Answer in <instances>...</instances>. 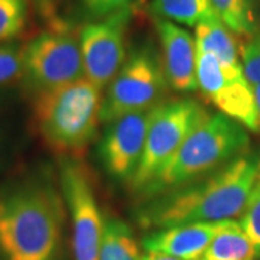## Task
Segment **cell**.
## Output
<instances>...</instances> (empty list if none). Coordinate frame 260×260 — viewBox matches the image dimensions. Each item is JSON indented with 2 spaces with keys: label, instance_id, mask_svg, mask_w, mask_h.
<instances>
[{
  "label": "cell",
  "instance_id": "7a4b0ae2",
  "mask_svg": "<svg viewBox=\"0 0 260 260\" xmlns=\"http://www.w3.org/2000/svg\"><path fill=\"white\" fill-rule=\"evenodd\" d=\"M64 224L55 188L28 182L0 195V253L5 260H54Z\"/></svg>",
  "mask_w": 260,
  "mask_h": 260
},
{
  "label": "cell",
  "instance_id": "e0dca14e",
  "mask_svg": "<svg viewBox=\"0 0 260 260\" xmlns=\"http://www.w3.org/2000/svg\"><path fill=\"white\" fill-rule=\"evenodd\" d=\"M214 12L237 35H253L256 19L251 0H210Z\"/></svg>",
  "mask_w": 260,
  "mask_h": 260
},
{
  "label": "cell",
  "instance_id": "603a6c76",
  "mask_svg": "<svg viewBox=\"0 0 260 260\" xmlns=\"http://www.w3.org/2000/svg\"><path fill=\"white\" fill-rule=\"evenodd\" d=\"M142 260H179L175 257H171V256H165V254H158V253H146Z\"/></svg>",
  "mask_w": 260,
  "mask_h": 260
},
{
  "label": "cell",
  "instance_id": "6da1fadb",
  "mask_svg": "<svg viewBox=\"0 0 260 260\" xmlns=\"http://www.w3.org/2000/svg\"><path fill=\"white\" fill-rule=\"evenodd\" d=\"M260 171V152L246 150L192 184L165 192L138 211L146 230L192 223L233 221L242 217Z\"/></svg>",
  "mask_w": 260,
  "mask_h": 260
},
{
  "label": "cell",
  "instance_id": "ba28073f",
  "mask_svg": "<svg viewBox=\"0 0 260 260\" xmlns=\"http://www.w3.org/2000/svg\"><path fill=\"white\" fill-rule=\"evenodd\" d=\"M59 175L62 195L71 217L74 260H100L104 221L90 172L80 158H64Z\"/></svg>",
  "mask_w": 260,
  "mask_h": 260
},
{
  "label": "cell",
  "instance_id": "30bf717a",
  "mask_svg": "<svg viewBox=\"0 0 260 260\" xmlns=\"http://www.w3.org/2000/svg\"><path fill=\"white\" fill-rule=\"evenodd\" d=\"M153 109L129 113L109 123L99 152L110 177L127 182L132 179L143 155Z\"/></svg>",
  "mask_w": 260,
  "mask_h": 260
},
{
  "label": "cell",
  "instance_id": "2e32d148",
  "mask_svg": "<svg viewBox=\"0 0 260 260\" xmlns=\"http://www.w3.org/2000/svg\"><path fill=\"white\" fill-rule=\"evenodd\" d=\"M200 260H254V251L240 224L233 220L215 236Z\"/></svg>",
  "mask_w": 260,
  "mask_h": 260
},
{
  "label": "cell",
  "instance_id": "8fae6325",
  "mask_svg": "<svg viewBox=\"0 0 260 260\" xmlns=\"http://www.w3.org/2000/svg\"><path fill=\"white\" fill-rule=\"evenodd\" d=\"M164 71L168 85L178 93H192L197 84V44L192 35L171 20L156 18Z\"/></svg>",
  "mask_w": 260,
  "mask_h": 260
},
{
  "label": "cell",
  "instance_id": "7c38bea8",
  "mask_svg": "<svg viewBox=\"0 0 260 260\" xmlns=\"http://www.w3.org/2000/svg\"><path fill=\"white\" fill-rule=\"evenodd\" d=\"M229 223L181 224L150 230L142 239V247L146 253L165 254L179 260H200L215 236Z\"/></svg>",
  "mask_w": 260,
  "mask_h": 260
},
{
  "label": "cell",
  "instance_id": "8992f818",
  "mask_svg": "<svg viewBox=\"0 0 260 260\" xmlns=\"http://www.w3.org/2000/svg\"><path fill=\"white\" fill-rule=\"evenodd\" d=\"M168 87L164 65L156 52L149 47L135 49L109 84L103 97L100 121L109 124L129 113L156 107Z\"/></svg>",
  "mask_w": 260,
  "mask_h": 260
},
{
  "label": "cell",
  "instance_id": "44dd1931",
  "mask_svg": "<svg viewBox=\"0 0 260 260\" xmlns=\"http://www.w3.org/2000/svg\"><path fill=\"white\" fill-rule=\"evenodd\" d=\"M243 74L251 87L260 84V30L254 32L242 48Z\"/></svg>",
  "mask_w": 260,
  "mask_h": 260
},
{
  "label": "cell",
  "instance_id": "5b68a950",
  "mask_svg": "<svg viewBox=\"0 0 260 260\" xmlns=\"http://www.w3.org/2000/svg\"><path fill=\"white\" fill-rule=\"evenodd\" d=\"M207 117L204 106L192 99H174L158 104L149 121L143 155L129 181L130 188L143 194L174 158L189 133Z\"/></svg>",
  "mask_w": 260,
  "mask_h": 260
},
{
  "label": "cell",
  "instance_id": "d4e9b609",
  "mask_svg": "<svg viewBox=\"0 0 260 260\" xmlns=\"http://www.w3.org/2000/svg\"><path fill=\"white\" fill-rule=\"evenodd\" d=\"M38 2H39V3H41L42 6H48V5H49V3H51L52 0H38Z\"/></svg>",
  "mask_w": 260,
  "mask_h": 260
},
{
  "label": "cell",
  "instance_id": "9c48e42d",
  "mask_svg": "<svg viewBox=\"0 0 260 260\" xmlns=\"http://www.w3.org/2000/svg\"><path fill=\"white\" fill-rule=\"evenodd\" d=\"M132 9L85 25L80 35L84 75L97 87H106L126 61V29Z\"/></svg>",
  "mask_w": 260,
  "mask_h": 260
},
{
  "label": "cell",
  "instance_id": "9a60e30c",
  "mask_svg": "<svg viewBox=\"0 0 260 260\" xmlns=\"http://www.w3.org/2000/svg\"><path fill=\"white\" fill-rule=\"evenodd\" d=\"M150 9L156 18L194 28L217 16L210 0H152Z\"/></svg>",
  "mask_w": 260,
  "mask_h": 260
},
{
  "label": "cell",
  "instance_id": "3957f363",
  "mask_svg": "<svg viewBox=\"0 0 260 260\" xmlns=\"http://www.w3.org/2000/svg\"><path fill=\"white\" fill-rule=\"evenodd\" d=\"M247 129L223 113L208 114L143 192L146 200L192 184L240 156L250 146Z\"/></svg>",
  "mask_w": 260,
  "mask_h": 260
},
{
  "label": "cell",
  "instance_id": "7402d4cb",
  "mask_svg": "<svg viewBox=\"0 0 260 260\" xmlns=\"http://www.w3.org/2000/svg\"><path fill=\"white\" fill-rule=\"evenodd\" d=\"M133 0H80L81 9L94 20H102L121 10L132 9Z\"/></svg>",
  "mask_w": 260,
  "mask_h": 260
},
{
  "label": "cell",
  "instance_id": "ac0fdd59",
  "mask_svg": "<svg viewBox=\"0 0 260 260\" xmlns=\"http://www.w3.org/2000/svg\"><path fill=\"white\" fill-rule=\"evenodd\" d=\"M28 19V0H0V42L18 37Z\"/></svg>",
  "mask_w": 260,
  "mask_h": 260
},
{
  "label": "cell",
  "instance_id": "5bb4252c",
  "mask_svg": "<svg viewBox=\"0 0 260 260\" xmlns=\"http://www.w3.org/2000/svg\"><path fill=\"white\" fill-rule=\"evenodd\" d=\"M100 260H142L133 230L119 217H107L103 223Z\"/></svg>",
  "mask_w": 260,
  "mask_h": 260
},
{
  "label": "cell",
  "instance_id": "277c9868",
  "mask_svg": "<svg viewBox=\"0 0 260 260\" xmlns=\"http://www.w3.org/2000/svg\"><path fill=\"white\" fill-rule=\"evenodd\" d=\"M102 90L84 77L74 83L38 93L35 120L49 148L65 155V158L83 155L100 123Z\"/></svg>",
  "mask_w": 260,
  "mask_h": 260
},
{
  "label": "cell",
  "instance_id": "d6986e66",
  "mask_svg": "<svg viewBox=\"0 0 260 260\" xmlns=\"http://www.w3.org/2000/svg\"><path fill=\"white\" fill-rule=\"evenodd\" d=\"M240 218L239 224L253 247L254 260H260V171Z\"/></svg>",
  "mask_w": 260,
  "mask_h": 260
},
{
  "label": "cell",
  "instance_id": "ffe728a7",
  "mask_svg": "<svg viewBox=\"0 0 260 260\" xmlns=\"http://www.w3.org/2000/svg\"><path fill=\"white\" fill-rule=\"evenodd\" d=\"M23 74V48L0 45V85Z\"/></svg>",
  "mask_w": 260,
  "mask_h": 260
},
{
  "label": "cell",
  "instance_id": "4fadbf2b",
  "mask_svg": "<svg viewBox=\"0 0 260 260\" xmlns=\"http://www.w3.org/2000/svg\"><path fill=\"white\" fill-rule=\"evenodd\" d=\"M195 44L198 51L213 54L221 64L229 68L242 67L236 39L218 16L195 28Z\"/></svg>",
  "mask_w": 260,
  "mask_h": 260
},
{
  "label": "cell",
  "instance_id": "52a82bcc",
  "mask_svg": "<svg viewBox=\"0 0 260 260\" xmlns=\"http://www.w3.org/2000/svg\"><path fill=\"white\" fill-rule=\"evenodd\" d=\"M23 75L38 93L84 78L80 42L67 30L38 35L23 48Z\"/></svg>",
  "mask_w": 260,
  "mask_h": 260
},
{
  "label": "cell",
  "instance_id": "cb8c5ba5",
  "mask_svg": "<svg viewBox=\"0 0 260 260\" xmlns=\"http://www.w3.org/2000/svg\"><path fill=\"white\" fill-rule=\"evenodd\" d=\"M253 93H254V97H256V103H257V109H259L260 114V84L253 87Z\"/></svg>",
  "mask_w": 260,
  "mask_h": 260
}]
</instances>
